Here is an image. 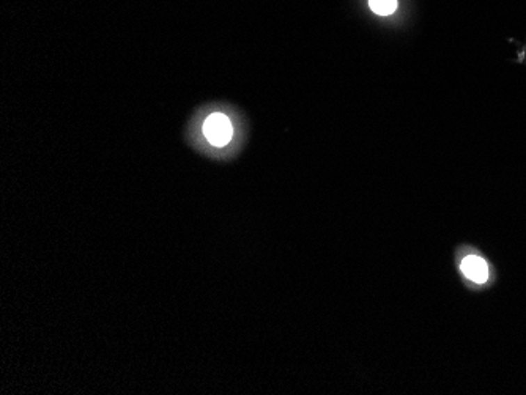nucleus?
I'll return each instance as SVG.
<instances>
[{
	"label": "nucleus",
	"mask_w": 526,
	"mask_h": 395,
	"mask_svg": "<svg viewBox=\"0 0 526 395\" xmlns=\"http://www.w3.org/2000/svg\"><path fill=\"white\" fill-rule=\"evenodd\" d=\"M462 273L470 280H473L476 284H484L488 279V265L487 261L481 259L477 255H468L465 257L462 261Z\"/></svg>",
	"instance_id": "2"
},
{
	"label": "nucleus",
	"mask_w": 526,
	"mask_h": 395,
	"mask_svg": "<svg viewBox=\"0 0 526 395\" xmlns=\"http://www.w3.org/2000/svg\"><path fill=\"white\" fill-rule=\"evenodd\" d=\"M203 136L213 147H225L230 142L233 128L230 120L224 113H212L203 122Z\"/></svg>",
	"instance_id": "1"
},
{
	"label": "nucleus",
	"mask_w": 526,
	"mask_h": 395,
	"mask_svg": "<svg viewBox=\"0 0 526 395\" xmlns=\"http://www.w3.org/2000/svg\"><path fill=\"white\" fill-rule=\"evenodd\" d=\"M369 7L375 15L390 16L397 8V0H369Z\"/></svg>",
	"instance_id": "3"
}]
</instances>
